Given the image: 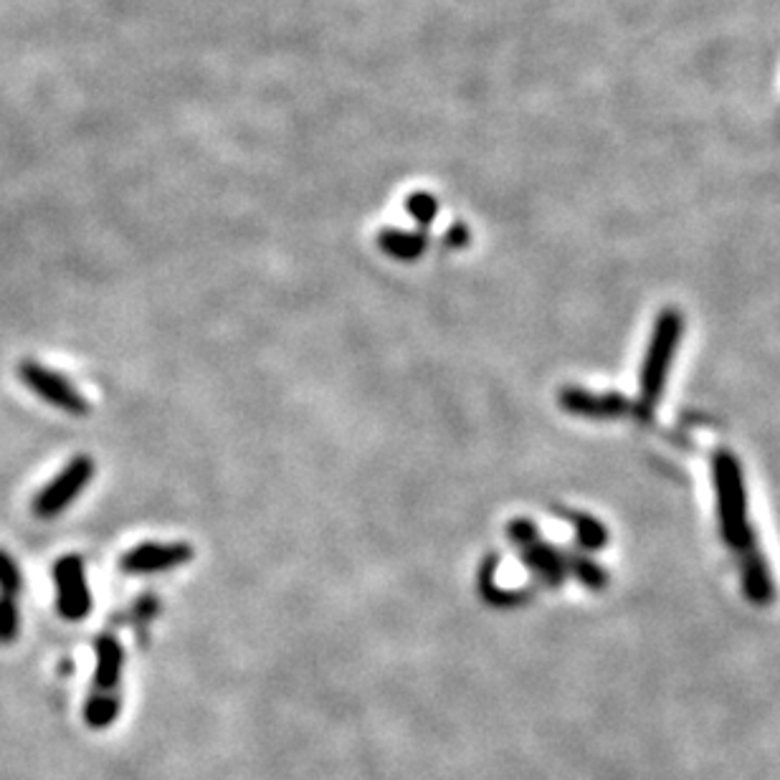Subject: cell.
<instances>
[{
  "mask_svg": "<svg viewBox=\"0 0 780 780\" xmlns=\"http://www.w3.org/2000/svg\"><path fill=\"white\" fill-rule=\"evenodd\" d=\"M563 411L573 415H585V419H616V415L629 413V401L618 393H591V390L583 388H563L561 396Z\"/></svg>",
  "mask_w": 780,
  "mask_h": 780,
  "instance_id": "ba28073f",
  "label": "cell"
},
{
  "mask_svg": "<svg viewBox=\"0 0 780 780\" xmlns=\"http://www.w3.org/2000/svg\"><path fill=\"white\" fill-rule=\"evenodd\" d=\"M682 329H684V319L680 312L674 307H667L661 312L654 325V333H651L647 358H643V366H641V398H639L641 415H649L654 411L661 393H664L667 372L669 366L674 362L676 347H680L682 340Z\"/></svg>",
  "mask_w": 780,
  "mask_h": 780,
  "instance_id": "3957f363",
  "label": "cell"
},
{
  "mask_svg": "<svg viewBox=\"0 0 780 780\" xmlns=\"http://www.w3.org/2000/svg\"><path fill=\"white\" fill-rule=\"evenodd\" d=\"M743 591L750 604L756 606H768L776 598V583L770 578L768 563L762 561L756 545L743 553Z\"/></svg>",
  "mask_w": 780,
  "mask_h": 780,
  "instance_id": "9c48e42d",
  "label": "cell"
},
{
  "mask_svg": "<svg viewBox=\"0 0 780 780\" xmlns=\"http://www.w3.org/2000/svg\"><path fill=\"white\" fill-rule=\"evenodd\" d=\"M507 538H510L517 548L530 545V542H535L540 538L538 524L532 520H524V517H517L510 524H507Z\"/></svg>",
  "mask_w": 780,
  "mask_h": 780,
  "instance_id": "ac0fdd59",
  "label": "cell"
},
{
  "mask_svg": "<svg viewBox=\"0 0 780 780\" xmlns=\"http://www.w3.org/2000/svg\"><path fill=\"white\" fill-rule=\"evenodd\" d=\"M95 654L97 667L87 705H84V723L91 730H107L117 723L122 709L124 649L112 633H101L95 643Z\"/></svg>",
  "mask_w": 780,
  "mask_h": 780,
  "instance_id": "6da1fadb",
  "label": "cell"
},
{
  "mask_svg": "<svg viewBox=\"0 0 780 780\" xmlns=\"http://www.w3.org/2000/svg\"><path fill=\"white\" fill-rule=\"evenodd\" d=\"M95 472L97 466L91 456H74V459L39 491L36 499H33V514H36L39 520H54V517L62 514L66 507H72L74 499L89 487Z\"/></svg>",
  "mask_w": 780,
  "mask_h": 780,
  "instance_id": "277c9868",
  "label": "cell"
},
{
  "mask_svg": "<svg viewBox=\"0 0 780 780\" xmlns=\"http://www.w3.org/2000/svg\"><path fill=\"white\" fill-rule=\"evenodd\" d=\"M195 550L188 542H140L120 557V571L127 575H155L188 565Z\"/></svg>",
  "mask_w": 780,
  "mask_h": 780,
  "instance_id": "52a82bcc",
  "label": "cell"
},
{
  "mask_svg": "<svg viewBox=\"0 0 780 780\" xmlns=\"http://www.w3.org/2000/svg\"><path fill=\"white\" fill-rule=\"evenodd\" d=\"M561 514L567 522L575 524V540H578V545L585 550V553H596V550H600L608 542V530L596 520V517L571 512V510H561Z\"/></svg>",
  "mask_w": 780,
  "mask_h": 780,
  "instance_id": "4fadbf2b",
  "label": "cell"
},
{
  "mask_svg": "<svg viewBox=\"0 0 780 780\" xmlns=\"http://www.w3.org/2000/svg\"><path fill=\"white\" fill-rule=\"evenodd\" d=\"M19 378L31 388L33 396H39L41 401H46L58 411L69 415H87L91 409L87 398L79 393V388H76L69 378L58 376V372L41 366V362H21Z\"/></svg>",
  "mask_w": 780,
  "mask_h": 780,
  "instance_id": "5b68a950",
  "label": "cell"
},
{
  "mask_svg": "<svg viewBox=\"0 0 780 780\" xmlns=\"http://www.w3.org/2000/svg\"><path fill=\"white\" fill-rule=\"evenodd\" d=\"M497 563H499V557L491 553L485 557V563H481L479 567V593H481V598L487 600L489 606H495V608H510V606H520L528 600V591H507V588H499V585L495 583V571H497Z\"/></svg>",
  "mask_w": 780,
  "mask_h": 780,
  "instance_id": "7c38bea8",
  "label": "cell"
},
{
  "mask_svg": "<svg viewBox=\"0 0 780 780\" xmlns=\"http://www.w3.org/2000/svg\"><path fill=\"white\" fill-rule=\"evenodd\" d=\"M520 550H522L524 565H528L542 583L557 588V585L565 581L567 571H565V555L561 553V550L548 545V542H542L540 538Z\"/></svg>",
  "mask_w": 780,
  "mask_h": 780,
  "instance_id": "30bf717a",
  "label": "cell"
},
{
  "mask_svg": "<svg viewBox=\"0 0 780 780\" xmlns=\"http://www.w3.org/2000/svg\"><path fill=\"white\" fill-rule=\"evenodd\" d=\"M405 214H409L421 228H429L438 216V201L436 195L426 191H415L405 198Z\"/></svg>",
  "mask_w": 780,
  "mask_h": 780,
  "instance_id": "9a60e30c",
  "label": "cell"
},
{
  "mask_svg": "<svg viewBox=\"0 0 780 780\" xmlns=\"http://www.w3.org/2000/svg\"><path fill=\"white\" fill-rule=\"evenodd\" d=\"M712 479L717 489V512L723 538L733 550L752 548V530L748 522V497H745L743 466L730 452H717L712 459Z\"/></svg>",
  "mask_w": 780,
  "mask_h": 780,
  "instance_id": "7a4b0ae2",
  "label": "cell"
},
{
  "mask_svg": "<svg viewBox=\"0 0 780 780\" xmlns=\"http://www.w3.org/2000/svg\"><path fill=\"white\" fill-rule=\"evenodd\" d=\"M56 608L66 621H84L91 610L87 567L79 555H64L54 565Z\"/></svg>",
  "mask_w": 780,
  "mask_h": 780,
  "instance_id": "8992f818",
  "label": "cell"
},
{
  "mask_svg": "<svg viewBox=\"0 0 780 780\" xmlns=\"http://www.w3.org/2000/svg\"><path fill=\"white\" fill-rule=\"evenodd\" d=\"M378 249L396 261H419L429 249L423 231H401V228H380Z\"/></svg>",
  "mask_w": 780,
  "mask_h": 780,
  "instance_id": "8fae6325",
  "label": "cell"
},
{
  "mask_svg": "<svg viewBox=\"0 0 780 780\" xmlns=\"http://www.w3.org/2000/svg\"><path fill=\"white\" fill-rule=\"evenodd\" d=\"M565 571L567 575H573L575 581H581L585 588L600 591L608 583V575L604 567L596 561H591L588 555H565Z\"/></svg>",
  "mask_w": 780,
  "mask_h": 780,
  "instance_id": "5bb4252c",
  "label": "cell"
},
{
  "mask_svg": "<svg viewBox=\"0 0 780 780\" xmlns=\"http://www.w3.org/2000/svg\"><path fill=\"white\" fill-rule=\"evenodd\" d=\"M469 241H472V231L464 224H454L444 236V243L448 246V249H456V251L464 249V246Z\"/></svg>",
  "mask_w": 780,
  "mask_h": 780,
  "instance_id": "d6986e66",
  "label": "cell"
},
{
  "mask_svg": "<svg viewBox=\"0 0 780 780\" xmlns=\"http://www.w3.org/2000/svg\"><path fill=\"white\" fill-rule=\"evenodd\" d=\"M21 631V616L19 604L13 596H3L0 593V643H13L19 639Z\"/></svg>",
  "mask_w": 780,
  "mask_h": 780,
  "instance_id": "2e32d148",
  "label": "cell"
},
{
  "mask_svg": "<svg viewBox=\"0 0 780 780\" xmlns=\"http://www.w3.org/2000/svg\"><path fill=\"white\" fill-rule=\"evenodd\" d=\"M21 588H23V578H21L19 563H15L6 550H0V593H3V596L19 598Z\"/></svg>",
  "mask_w": 780,
  "mask_h": 780,
  "instance_id": "e0dca14e",
  "label": "cell"
}]
</instances>
